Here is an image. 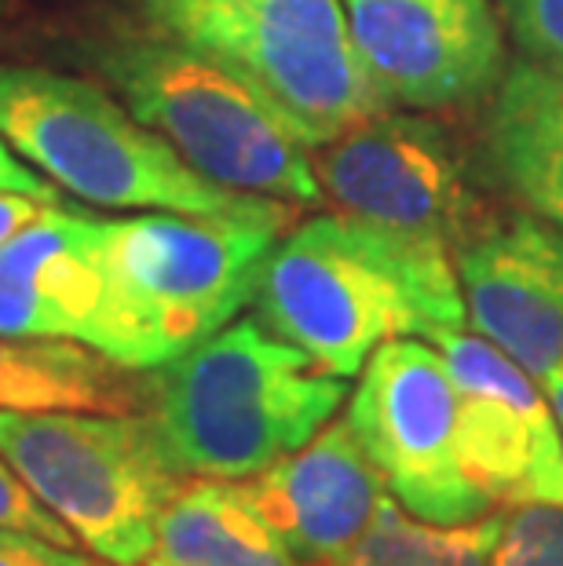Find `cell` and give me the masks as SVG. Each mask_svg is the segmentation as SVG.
I'll return each instance as SVG.
<instances>
[{"instance_id":"obj_24","label":"cell","mask_w":563,"mask_h":566,"mask_svg":"<svg viewBox=\"0 0 563 566\" xmlns=\"http://www.w3.org/2000/svg\"><path fill=\"white\" fill-rule=\"evenodd\" d=\"M41 209H48V205L38 198L15 195V190H0V245H4L8 238H15L27 223L38 220Z\"/></svg>"},{"instance_id":"obj_18","label":"cell","mask_w":563,"mask_h":566,"mask_svg":"<svg viewBox=\"0 0 563 566\" xmlns=\"http://www.w3.org/2000/svg\"><path fill=\"white\" fill-rule=\"evenodd\" d=\"M505 515L439 526L410 520L395 497H380L363 537L330 566H490Z\"/></svg>"},{"instance_id":"obj_27","label":"cell","mask_w":563,"mask_h":566,"mask_svg":"<svg viewBox=\"0 0 563 566\" xmlns=\"http://www.w3.org/2000/svg\"><path fill=\"white\" fill-rule=\"evenodd\" d=\"M128 4H139V8H158V4H165V0H128Z\"/></svg>"},{"instance_id":"obj_21","label":"cell","mask_w":563,"mask_h":566,"mask_svg":"<svg viewBox=\"0 0 563 566\" xmlns=\"http://www.w3.org/2000/svg\"><path fill=\"white\" fill-rule=\"evenodd\" d=\"M501 4L526 59L563 63V0H501Z\"/></svg>"},{"instance_id":"obj_23","label":"cell","mask_w":563,"mask_h":566,"mask_svg":"<svg viewBox=\"0 0 563 566\" xmlns=\"http://www.w3.org/2000/svg\"><path fill=\"white\" fill-rule=\"evenodd\" d=\"M0 190H15V195H30L44 205H59V187L48 184L41 172H33V165L22 161L4 139H0Z\"/></svg>"},{"instance_id":"obj_12","label":"cell","mask_w":563,"mask_h":566,"mask_svg":"<svg viewBox=\"0 0 563 566\" xmlns=\"http://www.w3.org/2000/svg\"><path fill=\"white\" fill-rule=\"evenodd\" d=\"M472 329L549 388L563 373V227L494 212L453 245Z\"/></svg>"},{"instance_id":"obj_5","label":"cell","mask_w":563,"mask_h":566,"mask_svg":"<svg viewBox=\"0 0 563 566\" xmlns=\"http://www.w3.org/2000/svg\"><path fill=\"white\" fill-rule=\"evenodd\" d=\"M0 139L77 201L187 216H274L293 205L198 176L100 81L0 63Z\"/></svg>"},{"instance_id":"obj_17","label":"cell","mask_w":563,"mask_h":566,"mask_svg":"<svg viewBox=\"0 0 563 566\" xmlns=\"http://www.w3.org/2000/svg\"><path fill=\"white\" fill-rule=\"evenodd\" d=\"M132 369L111 363L77 340L55 336H0V409H92L132 413L147 406V388Z\"/></svg>"},{"instance_id":"obj_15","label":"cell","mask_w":563,"mask_h":566,"mask_svg":"<svg viewBox=\"0 0 563 566\" xmlns=\"http://www.w3.org/2000/svg\"><path fill=\"white\" fill-rule=\"evenodd\" d=\"M483 158L509 198L563 227V63L523 59L498 81L483 122Z\"/></svg>"},{"instance_id":"obj_16","label":"cell","mask_w":563,"mask_h":566,"mask_svg":"<svg viewBox=\"0 0 563 566\" xmlns=\"http://www.w3.org/2000/svg\"><path fill=\"white\" fill-rule=\"evenodd\" d=\"M143 566H307L249 504L238 483H184L158 523Z\"/></svg>"},{"instance_id":"obj_4","label":"cell","mask_w":563,"mask_h":566,"mask_svg":"<svg viewBox=\"0 0 563 566\" xmlns=\"http://www.w3.org/2000/svg\"><path fill=\"white\" fill-rule=\"evenodd\" d=\"M70 52L198 176L293 209L326 201L311 150L253 84L212 55L158 27L111 30Z\"/></svg>"},{"instance_id":"obj_8","label":"cell","mask_w":563,"mask_h":566,"mask_svg":"<svg viewBox=\"0 0 563 566\" xmlns=\"http://www.w3.org/2000/svg\"><path fill=\"white\" fill-rule=\"evenodd\" d=\"M358 373L347 420L392 497L425 523L483 520L490 501L458 457V395L447 358L417 336H395Z\"/></svg>"},{"instance_id":"obj_13","label":"cell","mask_w":563,"mask_h":566,"mask_svg":"<svg viewBox=\"0 0 563 566\" xmlns=\"http://www.w3.org/2000/svg\"><path fill=\"white\" fill-rule=\"evenodd\" d=\"M249 504L268 520L290 552L307 566H330L363 537L380 497L385 475L369 461L352 420H330L301 450L242 479Z\"/></svg>"},{"instance_id":"obj_3","label":"cell","mask_w":563,"mask_h":566,"mask_svg":"<svg viewBox=\"0 0 563 566\" xmlns=\"http://www.w3.org/2000/svg\"><path fill=\"white\" fill-rule=\"evenodd\" d=\"M344 395V377L246 318L158 366L147 413L179 472L238 483L315 439Z\"/></svg>"},{"instance_id":"obj_9","label":"cell","mask_w":563,"mask_h":566,"mask_svg":"<svg viewBox=\"0 0 563 566\" xmlns=\"http://www.w3.org/2000/svg\"><path fill=\"white\" fill-rule=\"evenodd\" d=\"M311 168L337 212L450 249L494 216L476 190L469 154L436 117L377 114L315 147Z\"/></svg>"},{"instance_id":"obj_26","label":"cell","mask_w":563,"mask_h":566,"mask_svg":"<svg viewBox=\"0 0 563 566\" xmlns=\"http://www.w3.org/2000/svg\"><path fill=\"white\" fill-rule=\"evenodd\" d=\"M15 4H19V0H0V22H4L11 11H15Z\"/></svg>"},{"instance_id":"obj_11","label":"cell","mask_w":563,"mask_h":566,"mask_svg":"<svg viewBox=\"0 0 563 566\" xmlns=\"http://www.w3.org/2000/svg\"><path fill=\"white\" fill-rule=\"evenodd\" d=\"M458 395V457L465 475L494 504H563V439L534 377L483 336L442 329Z\"/></svg>"},{"instance_id":"obj_14","label":"cell","mask_w":563,"mask_h":566,"mask_svg":"<svg viewBox=\"0 0 563 566\" xmlns=\"http://www.w3.org/2000/svg\"><path fill=\"white\" fill-rule=\"evenodd\" d=\"M103 220L48 205L0 245V336L92 344L103 311Z\"/></svg>"},{"instance_id":"obj_22","label":"cell","mask_w":563,"mask_h":566,"mask_svg":"<svg viewBox=\"0 0 563 566\" xmlns=\"http://www.w3.org/2000/svg\"><path fill=\"white\" fill-rule=\"evenodd\" d=\"M0 566H111L85 548H70L22 530H0Z\"/></svg>"},{"instance_id":"obj_1","label":"cell","mask_w":563,"mask_h":566,"mask_svg":"<svg viewBox=\"0 0 563 566\" xmlns=\"http://www.w3.org/2000/svg\"><path fill=\"white\" fill-rule=\"evenodd\" d=\"M253 304L274 336L344 380L385 340H432L469 322L450 245L347 212L315 216L279 238Z\"/></svg>"},{"instance_id":"obj_6","label":"cell","mask_w":563,"mask_h":566,"mask_svg":"<svg viewBox=\"0 0 563 566\" xmlns=\"http://www.w3.org/2000/svg\"><path fill=\"white\" fill-rule=\"evenodd\" d=\"M0 453L77 545L111 566L150 559L158 523L187 475L150 413L0 409Z\"/></svg>"},{"instance_id":"obj_19","label":"cell","mask_w":563,"mask_h":566,"mask_svg":"<svg viewBox=\"0 0 563 566\" xmlns=\"http://www.w3.org/2000/svg\"><path fill=\"white\" fill-rule=\"evenodd\" d=\"M490 566H563V504H517Z\"/></svg>"},{"instance_id":"obj_2","label":"cell","mask_w":563,"mask_h":566,"mask_svg":"<svg viewBox=\"0 0 563 566\" xmlns=\"http://www.w3.org/2000/svg\"><path fill=\"white\" fill-rule=\"evenodd\" d=\"M293 216L103 220V311L88 347L132 373L187 355L253 304L263 260Z\"/></svg>"},{"instance_id":"obj_20","label":"cell","mask_w":563,"mask_h":566,"mask_svg":"<svg viewBox=\"0 0 563 566\" xmlns=\"http://www.w3.org/2000/svg\"><path fill=\"white\" fill-rule=\"evenodd\" d=\"M0 530H22V534H38L59 541V545L81 548L77 537L38 501V493L27 486V479L8 464L4 453H0Z\"/></svg>"},{"instance_id":"obj_7","label":"cell","mask_w":563,"mask_h":566,"mask_svg":"<svg viewBox=\"0 0 563 566\" xmlns=\"http://www.w3.org/2000/svg\"><path fill=\"white\" fill-rule=\"evenodd\" d=\"M147 15L246 77L307 150L395 111L358 55L341 0H165Z\"/></svg>"},{"instance_id":"obj_10","label":"cell","mask_w":563,"mask_h":566,"mask_svg":"<svg viewBox=\"0 0 563 566\" xmlns=\"http://www.w3.org/2000/svg\"><path fill=\"white\" fill-rule=\"evenodd\" d=\"M352 41L392 106L465 111L505 77L490 0H341Z\"/></svg>"},{"instance_id":"obj_25","label":"cell","mask_w":563,"mask_h":566,"mask_svg":"<svg viewBox=\"0 0 563 566\" xmlns=\"http://www.w3.org/2000/svg\"><path fill=\"white\" fill-rule=\"evenodd\" d=\"M545 391H549V402H553V409L560 413V424H563V377H556Z\"/></svg>"}]
</instances>
